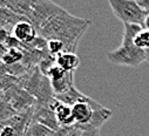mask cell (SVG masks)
<instances>
[{
	"instance_id": "cell-18",
	"label": "cell",
	"mask_w": 149,
	"mask_h": 136,
	"mask_svg": "<svg viewBox=\"0 0 149 136\" xmlns=\"http://www.w3.org/2000/svg\"><path fill=\"white\" fill-rule=\"evenodd\" d=\"M144 27L149 29V13H148V15H147V18H146V22H144Z\"/></svg>"
},
{
	"instance_id": "cell-15",
	"label": "cell",
	"mask_w": 149,
	"mask_h": 136,
	"mask_svg": "<svg viewBox=\"0 0 149 136\" xmlns=\"http://www.w3.org/2000/svg\"><path fill=\"white\" fill-rule=\"evenodd\" d=\"M75 127V126H74ZM73 127H60L59 129H56L53 134V136H67L69 134V131L72 130Z\"/></svg>"
},
{
	"instance_id": "cell-5",
	"label": "cell",
	"mask_w": 149,
	"mask_h": 136,
	"mask_svg": "<svg viewBox=\"0 0 149 136\" xmlns=\"http://www.w3.org/2000/svg\"><path fill=\"white\" fill-rule=\"evenodd\" d=\"M47 78L51 80V85L55 95L63 94L74 87V73L63 71L58 65H55L49 71Z\"/></svg>"
},
{
	"instance_id": "cell-8",
	"label": "cell",
	"mask_w": 149,
	"mask_h": 136,
	"mask_svg": "<svg viewBox=\"0 0 149 136\" xmlns=\"http://www.w3.org/2000/svg\"><path fill=\"white\" fill-rule=\"evenodd\" d=\"M55 117L60 127H74L75 124V120H74L73 115V108L69 105H66L63 102L56 100L55 108H54Z\"/></svg>"
},
{
	"instance_id": "cell-4",
	"label": "cell",
	"mask_w": 149,
	"mask_h": 136,
	"mask_svg": "<svg viewBox=\"0 0 149 136\" xmlns=\"http://www.w3.org/2000/svg\"><path fill=\"white\" fill-rule=\"evenodd\" d=\"M63 11L66 10L54 4L52 0H35L27 19L39 32L52 18L62 13Z\"/></svg>"
},
{
	"instance_id": "cell-16",
	"label": "cell",
	"mask_w": 149,
	"mask_h": 136,
	"mask_svg": "<svg viewBox=\"0 0 149 136\" xmlns=\"http://www.w3.org/2000/svg\"><path fill=\"white\" fill-rule=\"evenodd\" d=\"M81 136H100V129H92V130H84Z\"/></svg>"
},
{
	"instance_id": "cell-7",
	"label": "cell",
	"mask_w": 149,
	"mask_h": 136,
	"mask_svg": "<svg viewBox=\"0 0 149 136\" xmlns=\"http://www.w3.org/2000/svg\"><path fill=\"white\" fill-rule=\"evenodd\" d=\"M12 35L24 46L28 47L36 40V38L39 37V33L28 19H25L14 26V28L12 29Z\"/></svg>"
},
{
	"instance_id": "cell-2",
	"label": "cell",
	"mask_w": 149,
	"mask_h": 136,
	"mask_svg": "<svg viewBox=\"0 0 149 136\" xmlns=\"http://www.w3.org/2000/svg\"><path fill=\"white\" fill-rule=\"evenodd\" d=\"M123 39L121 46L114 51L108 52L106 54V58L110 63L116 66L137 67L147 60L146 52L136 47L134 44V38L142 29V26L123 24Z\"/></svg>"
},
{
	"instance_id": "cell-12",
	"label": "cell",
	"mask_w": 149,
	"mask_h": 136,
	"mask_svg": "<svg viewBox=\"0 0 149 136\" xmlns=\"http://www.w3.org/2000/svg\"><path fill=\"white\" fill-rule=\"evenodd\" d=\"M25 19H27V18L21 17V15H19V14L12 12V11L8 10V8L1 7V10H0L1 29L6 31V32H8V33H11V34H12V29L14 28V26H15L18 22H20V21H22V20H25Z\"/></svg>"
},
{
	"instance_id": "cell-17",
	"label": "cell",
	"mask_w": 149,
	"mask_h": 136,
	"mask_svg": "<svg viewBox=\"0 0 149 136\" xmlns=\"http://www.w3.org/2000/svg\"><path fill=\"white\" fill-rule=\"evenodd\" d=\"M82 131H84V130H82L81 128H79L78 126H75V127L72 128V130L69 131V134H68L67 136H81Z\"/></svg>"
},
{
	"instance_id": "cell-14",
	"label": "cell",
	"mask_w": 149,
	"mask_h": 136,
	"mask_svg": "<svg viewBox=\"0 0 149 136\" xmlns=\"http://www.w3.org/2000/svg\"><path fill=\"white\" fill-rule=\"evenodd\" d=\"M134 44L140 49L148 52L149 51V29L142 27V29L136 34L134 38Z\"/></svg>"
},
{
	"instance_id": "cell-9",
	"label": "cell",
	"mask_w": 149,
	"mask_h": 136,
	"mask_svg": "<svg viewBox=\"0 0 149 136\" xmlns=\"http://www.w3.org/2000/svg\"><path fill=\"white\" fill-rule=\"evenodd\" d=\"M34 1L35 0H0V4L1 7L8 8L19 15L27 18Z\"/></svg>"
},
{
	"instance_id": "cell-13",
	"label": "cell",
	"mask_w": 149,
	"mask_h": 136,
	"mask_svg": "<svg viewBox=\"0 0 149 136\" xmlns=\"http://www.w3.org/2000/svg\"><path fill=\"white\" fill-rule=\"evenodd\" d=\"M55 130L51 129L49 127L42 124V123H39V122H31L26 134L28 136H53Z\"/></svg>"
},
{
	"instance_id": "cell-10",
	"label": "cell",
	"mask_w": 149,
	"mask_h": 136,
	"mask_svg": "<svg viewBox=\"0 0 149 136\" xmlns=\"http://www.w3.org/2000/svg\"><path fill=\"white\" fill-rule=\"evenodd\" d=\"M56 65L66 72L74 73L80 66V58L75 52H65L56 56Z\"/></svg>"
},
{
	"instance_id": "cell-3",
	"label": "cell",
	"mask_w": 149,
	"mask_h": 136,
	"mask_svg": "<svg viewBox=\"0 0 149 136\" xmlns=\"http://www.w3.org/2000/svg\"><path fill=\"white\" fill-rule=\"evenodd\" d=\"M108 4L114 15L123 24L140 25L144 27L147 12L137 0H108Z\"/></svg>"
},
{
	"instance_id": "cell-1",
	"label": "cell",
	"mask_w": 149,
	"mask_h": 136,
	"mask_svg": "<svg viewBox=\"0 0 149 136\" xmlns=\"http://www.w3.org/2000/svg\"><path fill=\"white\" fill-rule=\"evenodd\" d=\"M91 25V20L74 17L63 11L52 18L38 33L46 40L58 39L62 41L66 52H75L80 39Z\"/></svg>"
},
{
	"instance_id": "cell-11",
	"label": "cell",
	"mask_w": 149,
	"mask_h": 136,
	"mask_svg": "<svg viewBox=\"0 0 149 136\" xmlns=\"http://www.w3.org/2000/svg\"><path fill=\"white\" fill-rule=\"evenodd\" d=\"M55 99L63 102V103H66V105H69V106L75 105V103H78V102H89V101L93 100L88 95H85L80 90H78L75 88V86L72 87L68 92H66L63 94L55 95Z\"/></svg>"
},
{
	"instance_id": "cell-6",
	"label": "cell",
	"mask_w": 149,
	"mask_h": 136,
	"mask_svg": "<svg viewBox=\"0 0 149 136\" xmlns=\"http://www.w3.org/2000/svg\"><path fill=\"white\" fill-rule=\"evenodd\" d=\"M72 108H73V115H74V120H75V124L79 128L84 129L92 121L94 113L103 108V106L93 99L89 102H78V103L73 105Z\"/></svg>"
}]
</instances>
